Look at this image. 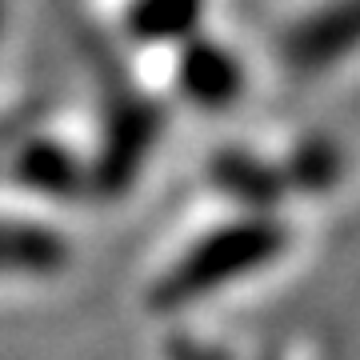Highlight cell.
<instances>
[{
    "label": "cell",
    "mask_w": 360,
    "mask_h": 360,
    "mask_svg": "<svg viewBox=\"0 0 360 360\" xmlns=\"http://www.w3.org/2000/svg\"><path fill=\"white\" fill-rule=\"evenodd\" d=\"M196 8H200V0H132V25L136 32H184V28H193L196 20Z\"/></svg>",
    "instance_id": "cell-1"
}]
</instances>
